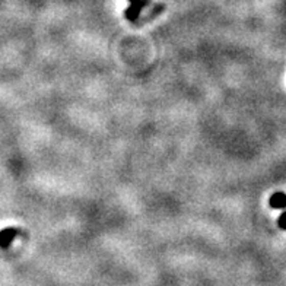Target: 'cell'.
Masks as SVG:
<instances>
[{
    "label": "cell",
    "mask_w": 286,
    "mask_h": 286,
    "mask_svg": "<svg viewBox=\"0 0 286 286\" xmlns=\"http://www.w3.org/2000/svg\"><path fill=\"white\" fill-rule=\"evenodd\" d=\"M149 0H132L130 2V6L124 10V16L126 19L130 20V22H136L140 16V12L145 6H148Z\"/></svg>",
    "instance_id": "6da1fadb"
},
{
    "label": "cell",
    "mask_w": 286,
    "mask_h": 286,
    "mask_svg": "<svg viewBox=\"0 0 286 286\" xmlns=\"http://www.w3.org/2000/svg\"><path fill=\"white\" fill-rule=\"evenodd\" d=\"M16 235H18V229H15V228H5V229H2L0 231V248H8L10 244H12V241L16 238Z\"/></svg>",
    "instance_id": "7a4b0ae2"
},
{
    "label": "cell",
    "mask_w": 286,
    "mask_h": 286,
    "mask_svg": "<svg viewBox=\"0 0 286 286\" xmlns=\"http://www.w3.org/2000/svg\"><path fill=\"white\" fill-rule=\"evenodd\" d=\"M269 204L272 209H286V194L283 192H277L272 194Z\"/></svg>",
    "instance_id": "3957f363"
},
{
    "label": "cell",
    "mask_w": 286,
    "mask_h": 286,
    "mask_svg": "<svg viewBox=\"0 0 286 286\" xmlns=\"http://www.w3.org/2000/svg\"><path fill=\"white\" fill-rule=\"evenodd\" d=\"M277 225H279V228H280V229L286 231V210L280 213L279 219H277Z\"/></svg>",
    "instance_id": "277c9868"
},
{
    "label": "cell",
    "mask_w": 286,
    "mask_h": 286,
    "mask_svg": "<svg viewBox=\"0 0 286 286\" xmlns=\"http://www.w3.org/2000/svg\"><path fill=\"white\" fill-rule=\"evenodd\" d=\"M129 2H132V0H129Z\"/></svg>",
    "instance_id": "5b68a950"
}]
</instances>
